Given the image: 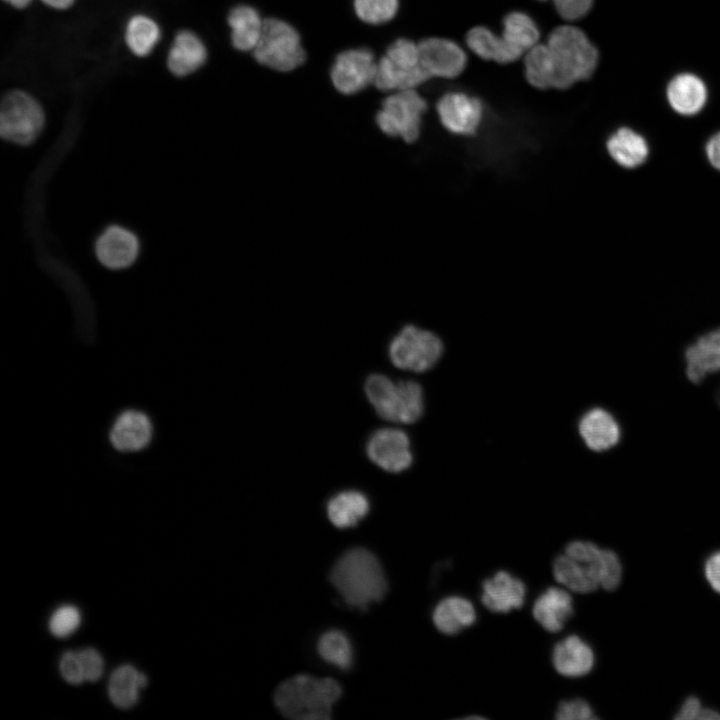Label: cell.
<instances>
[{"label":"cell","instance_id":"cell-33","mask_svg":"<svg viewBox=\"0 0 720 720\" xmlns=\"http://www.w3.org/2000/svg\"><path fill=\"white\" fill-rule=\"evenodd\" d=\"M80 620V613L76 607L62 606L52 614L49 629L56 637H66L77 629Z\"/></svg>","mask_w":720,"mask_h":720},{"label":"cell","instance_id":"cell-36","mask_svg":"<svg viewBox=\"0 0 720 720\" xmlns=\"http://www.w3.org/2000/svg\"><path fill=\"white\" fill-rule=\"evenodd\" d=\"M547 1V0H541ZM558 14L565 20H577L585 16L593 0H552Z\"/></svg>","mask_w":720,"mask_h":720},{"label":"cell","instance_id":"cell-8","mask_svg":"<svg viewBox=\"0 0 720 720\" xmlns=\"http://www.w3.org/2000/svg\"><path fill=\"white\" fill-rule=\"evenodd\" d=\"M427 80L420 64L418 43L398 39L377 62L374 84L382 91L395 92L415 89Z\"/></svg>","mask_w":720,"mask_h":720},{"label":"cell","instance_id":"cell-34","mask_svg":"<svg viewBox=\"0 0 720 720\" xmlns=\"http://www.w3.org/2000/svg\"><path fill=\"white\" fill-rule=\"evenodd\" d=\"M558 720H590L594 719L590 705L582 699L561 702L556 711Z\"/></svg>","mask_w":720,"mask_h":720},{"label":"cell","instance_id":"cell-39","mask_svg":"<svg viewBox=\"0 0 720 720\" xmlns=\"http://www.w3.org/2000/svg\"><path fill=\"white\" fill-rule=\"evenodd\" d=\"M705 576L710 586L720 594V551L713 553L707 559Z\"/></svg>","mask_w":720,"mask_h":720},{"label":"cell","instance_id":"cell-20","mask_svg":"<svg viewBox=\"0 0 720 720\" xmlns=\"http://www.w3.org/2000/svg\"><path fill=\"white\" fill-rule=\"evenodd\" d=\"M579 434L585 445L595 452L606 451L620 440V427L616 419L603 408H592L580 419Z\"/></svg>","mask_w":720,"mask_h":720},{"label":"cell","instance_id":"cell-41","mask_svg":"<svg viewBox=\"0 0 720 720\" xmlns=\"http://www.w3.org/2000/svg\"><path fill=\"white\" fill-rule=\"evenodd\" d=\"M702 707L699 699L694 696L688 697L682 704L676 715L678 720H695L699 719Z\"/></svg>","mask_w":720,"mask_h":720},{"label":"cell","instance_id":"cell-9","mask_svg":"<svg viewBox=\"0 0 720 720\" xmlns=\"http://www.w3.org/2000/svg\"><path fill=\"white\" fill-rule=\"evenodd\" d=\"M252 52L260 64L280 72L292 71L305 60L298 32L276 18L264 20L261 37Z\"/></svg>","mask_w":720,"mask_h":720},{"label":"cell","instance_id":"cell-25","mask_svg":"<svg viewBox=\"0 0 720 720\" xmlns=\"http://www.w3.org/2000/svg\"><path fill=\"white\" fill-rule=\"evenodd\" d=\"M572 612L570 594L558 587L548 588L536 599L533 606L535 620L549 632L561 630Z\"/></svg>","mask_w":720,"mask_h":720},{"label":"cell","instance_id":"cell-4","mask_svg":"<svg viewBox=\"0 0 720 720\" xmlns=\"http://www.w3.org/2000/svg\"><path fill=\"white\" fill-rule=\"evenodd\" d=\"M341 687L331 678L297 675L280 684L274 696L279 711L296 720H326Z\"/></svg>","mask_w":720,"mask_h":720},{"label":"cell","instance_id":"cell-28","mask_svg":"<svg viewBox=\"0 0 720 720\" xmlns=\"http://www.w3.org/2000/svg\"><path fill=\"white\" fill-rule=\"evenodd\" d=\"M476 619L473 604L460 596L442 599L433 611V622L437 629L447 635H453L471 626Z\"/></svg>","mask_w":720,"mask_h":720},{"label":"cell","instance_id":"cell-10","mask_svg":"<svg viewBox=\"0 0 720 720\" xmlns=\"http://www.w3.org/2000/svg\"><path fill=\"white\" fill-rule=\"evenodd\" d=\"M426 110L427 102L415 89L395 91L384 99L376 114V124L385 135L412 143L420 135Z\"/></svg>","mask_w":720,"mask_h":720},{"label":"cell","instance_id":"cell-32","mask_svg":"<svg viewBox=\"0 0 720 720\" xmlns=\"http://www.w3.org/2000/svg\"><path fill=\"white\" fill-rule=\"evenodd\" d=\"M353 5L359 19L374 25L390 21L398 10V0H354Z\"/></svg>","mask_w":720,"mask_h":720},{"label":"cell","instance_id":"cell-6","mask_svg":"<svg viewBox=\"0 0 720 720\" xmlns=\"http://www.w3.org/2000/svg\"><path fill=\"white\" fill-rule=\"evenodd\" d=\"M605 549L588 541H573L553 562L556 581L573 592L590 593L600 586Z\"/></svg>","mask_w":720,"mask_h":720},{"label":"cell","instance_id":"cell-2","mask_svg":"<svg viewBox=\"0 0 720 720\" xmlns=\"http://www.w3.org/2000/svg\"><path fill=\"white\" fill-rule=\"evenodd\" d=\"M330 580L346 602L358 608L381 600L387 590L379 561L363 548L344 553L334 565Z\"/></svg>","mask_w":720,"mask_h":720},{"label":"cell","instance_id":"cell-35","mask_svg":"<svg viewBox=\"0 0 720 720\" xmlns=\"http://www.w3.org/2000/svg\"><path fill=\"white\" fill-rule=\"evenodd\" d=\"M621 577L622 567L618 556L613 551L605 549L600 586L605 590H614L620 584Z\"/></svg>","mask_w":720,"mask_h":720},{"label":"cell","instance_id":"cell-42","mask_svg":"<svg viewBox=\"0 0 720 720\" xmlns=\"http://www.w3.org/2000/svg\"><path fill=\"white\" fill-rule=\"evenodd\" d=\"M46 7L57 10L65 11L70 9L76 0H40Z\"/></svg>","mask_w":720,"mask_h":720},{"label":"cell","instance_id":"cell-13","mask_svg":"<svg viewBox=\"0 0 720 720\" xmlns=\"http://www.w3.org/2000/svg\"><path fill=\"white\" fill-rule=\"evenodd\" d=\"M366 452L374 464L391 473L408 469L413 461L409 437L397 428L373 432L367 441Z\"/></svg>","mask_w":720,"mask_h":720},{"label":"cell","instance_id":"cell-7","mask_svg":"<svg viewBox=\"0 0 720 720\" xmlns=\"http://www.w3.org/2000/svg\"><path fill=\"white\" fill-rule=\"evenodd\" d=\"M45 113L30 93L15 89L4 95L0 108V133L5 140L28 145L41 134Z\"/></svg>","mask_w":720,"mask_h":720},{"label":"cell","instance_id":"cell-37","mask_svg":"<svg viewBox=\"0 0 720 720\" xmlns=\"http://www.w3.org/2000/svg\"><path fill=\"white\" fill-rule=\"evenodd\" d=\"M60 672L70 684L78 685L85 681L82 664L78 653L66 652L60 660Z\"/></svg>","mask_w":720,"mask_h":720},{"label":"cell","instance_id":"cell-5","mask_svg":"<svg viewBox=\"0 0 720 720\" xmlns=\"http://www.w3.org/2000/svg\"><path fill=\"white\" fill-rule=\"evenodd\" d=\"M365 394L382 419L395 423L412 424L424 412L423 389L415 381H392L382 374H372L364 384Z\"/></svg>","mask_w":720,"mask_h":720},{"label":"cell","instance_id":"cell-17","mask_svg":"<svg viewBox=\"0 0 720 720\" xmlns=\"http://www.w3.org/2000/svg\"><path fill=\"white\" fill-rule=\"evenodd\" d=\"M153 425L150 418L139 410H125L114 420L109 440L120 452H137L146 448L152 440Z\"/></svg>","mask_w":720,"mask_h":720},{"label":"cell","instance_id":"cell-11","mask_svg":"<svg viewBox=\"0 0 720 720\" xmlns=\"http://www.w3.org/2000/svg\"><path fill=\"white\" fill-rule=\"evenodd\" d=\"M388 354L397 368L421 373L431 369L440 360L443 343L433 332L407 325L391 340Z\"/></svg>","mask_w":720,"mask_h":720},{"label":"cell","instance_id":"cell-46","mask_svg":"<svg viewBox=\"0 0 720 720\" xmlns=\"http://www.w3.org/2000/svg\"><path fill=\"white\" fill-rule=\"evenodd\" d=\"M716 400H717V403H718L719 406H720V388H719V390H718V392H717Z\"/></svg>","mask_w":720,"mask_h":720},{"label":"cell","instance_id":"cell-29","mask_svg":"<svg viewBox=\"0 0 720 720\" xmlns=\"http://www.w3.org/2000/svg\"><path fill=\"white\" fill-rule=\"evenodd\" d=\"M369 511L367 497L356 490L342 491L327 504L329 520L338 528L356 525Z\"/></svg>","mask_w":720,"mask_h":720},{"label":"cell","instance_id":"cell-26","mask_svg":"<svg viewBox=\"0 0 720 720\" xmlns=\"http://www.w3.org/2000/svg\"><path fill=\"white\" fill-rule=\"evenodd\" d=\"M124 42L136 57L149 56L161 40L159 23L150 15L136 13L130 16L124 26Z\"/></svg>","mask_w":720,"mask_h":720},{"label":"cell","instance_id":"cell-43","mask_svg":"<svg viewBox=\"0 0 720 720\" xmlns=\"http://www.w3.org/2000/svg\"><path fill=\"white\" fill-rule=\"evenodd\" d=\"M3 2L14 9L23 10L29 7L33 0H3Z\"/></svg>","mask_w":720,"mask_h":720},{"label":"cell","instance_id":"cell-23","mask_svg":"<svg viewBox=\"0 0 720 720\" xmlns=\"http://www.w3.org/2000/svg\"><path fill=\"white\" fill-rule=\"evenodd\" d=\"M611 159L625 169H636L649 158L650 148L643 135L629 127H620L606 142Z\"/></svg>","mask_w":720,"mask_h":720},{"label":"cell","instance_id":"cell-30","mask_svg":"<svg viewBox=\"0 0 720 720\" xmlns=\"http://www.w3.org/2000/svg\"><path fill=\"white\" fill-rule=\"evenodd\" d=\"M139 672L131 665L117 668L111 675L108 684V694L112 703L121 708L128 709L135 705L138 699Z\"/></svg>","mask_w":720,"mask_h":720},{"label":"cell","instance_id":"cell-21","mask_svg":"<svg viewBox=\"0 0 720 720\" xmlns=\"http://www.w3.org/2000/svg\"><path fill=\"white\" fill-rule=\"evenodd\" d=\"M707 88L702 79L692 73H681L672 78L666 89L670 107L682 116L699 113L707 101Z\"/></svg>","mask_w":720,"mask_h":720},{"label":"cell","instance_id":"cell-19","mask_svg":"<svg viewBox=\"0 0 720 720\" xmlns=\"http://www.w3.org/2000/svg\"><path fill=\"white\" fill-rule=\"evenodd\" d=\"M526 587L517 577L506 571H498L482 585V603L490 611L507 613L522 607L525 601Z\"/></svg>","mask_w":720,"mask_h":720},{"label":"cell","instance_id":"cell-38","mask_svg":"<svg viewBox=\"0 0 720 720\" xmlns=\"http://www.w3.org/2000/svg\"><path fill=\"white\" fill-rule=\"evenodd\" d=\"M85 680L97 681L103 672V659L101 655L93 648H86L78 653Z\"/></svg>","mask_w":720,"mask_h":720},{"label":"cell","instance_id":"cell-27","mask_svg":"<svg viewBox=\"0 0 720 720\" xmlns=\"http://www.w3.org/2000/svg\"><path fill=\"white\" fill-rule=\"evenodd\" d=\"M227 22L234 48L244 52L253 51L264 25V20L257 10L248 5H238L229 12Z\"/></svg>","mask_w":720,"mask_h":720},{"label":"cell","instance_id":"cell-16","mask_svg":"<svg viewBox=\"0 0 720 720\" xmlns=\"http://www.w3.org/2000/svg\"><path fill=\"white\" fill-rule=\"evenodd\" d=\"M95 252L105 267L113 270L132 265L139 252V242L134 233L121 226L108 227L97 239Z\"/></svg>","mask_w":720,"mask_h":720},{"label":"cell","instance_id":"cell-15","mask_svg":"<svg viewBox=\"0 0 720 720\" xmlns=\"http://www.w3.org/2000/svg\"><path fill=\"white\" fill-rule=\"evenodd\" d=\"M441 124L451 133L473 135L482 120V104L465 93L452 92L443 95L436 105Z\"/></svg>","mask_w":720,"mask_h":720},{"label":"cell","instance_id":"cell-24","mask_svg":"<svg viewBox=\"0 0 720 720\" xmlns=\"http://www.w3.org/2000/svg\"><path fill=\"white\" fill-rule=\"evenodd\" d=\"M552 660L559 674L566 677H580L593 668L594 654L585 641L576 635H571L555 645Z\"/></svg>","mask_w":720,"mask_h":720},{"label":"cell","instance_id":"cell-44","mask_svg":"<svg viewBox=\"0 0 720 720\" xmlns=\"http://www.w3.org/2000/svg\"><path fill=\"white\" fill-rule=\"evenodd\" d=\"M699 719H701V720H719L720 713L715 710H712V709H708V708L703 709L702 708L701 713L699 715Z\"/></svg>","mask_w":720,"mask_h":720},{"label":"cell","instance_id":"cell-1","mask_svg":"<svg viewBox=\"0 0 720 720\" xmlns=\"http://www.w3.org/2000/svg\"><path fill=\"white\" fill-rule=\"evenodd\" d=\"M598 51L579 28H555L547 42L533 46L524 58L527 81L538 89H567L591 77Z\"/></svg>","mask_w":720,"mask_h":720},{"label":"cell","instance_id":"cell-14","mask_svg":"<svg viewBox=\"0 0 720 720\" xmlns=\"http://www.w3.org/2000/svg\"><path fill=\"white\" fill-rule=\"evenodd\" d=\"M419 59L428 78H454L466 66V54L455 42L443 38H427L418 43Z\"/></svg>","mask_w":720,"mask_h":720},{"label":"cell","instance_id":"cell-45","mask_svg":"<svg viewBox=\"0 0 720 720\" xmlns=\"http://www.w3.org/2000/svg\"><path fill=\"white\" fill-rule=\"evenodd\" d=\"M138 684H139V687H140V688H144V687L146 686V684H147V677H146L144 674L140 673V672H139V675H138Z\"/></svg>","mask_w":720,"mask_h":720},{"label":"cell","instance_id":"cell-22","mask_svg":"<svg viewBox=\"0 0 720 720\" xmlns=\"http://www.w3.org/2000/svg\"><path fill=\"white\" fill-rule=\"evenodd\" d=\"M686 375L694 383L720 371V328L699 337L685 352Z\"/></svg>","mask_w":720,"mask_h":720},{"label":"cell","instance_id":"cell-12","mask_svg":"<svg viewBox=\"0 0 720 720\" xmlns=\"http://www.w3.org/2000/svg\"><path fill=\"white\" fill-rule=\"evenodd\" d=\"M377 61L373 53L364 48L349 49L341 52L335 59L331 71V81L340 93H357L374 83Z\"/></svg>","mask_w":720,"mask_h":720},{"label":"cell","instance_id":"cell-31","mask_svg":"<svg viewBox=\"0 0 720 720\" xmlns=\"http://www.w3.org/2000/svg\"><path fill=\"white\" fill-rule=\"evenodd\" d=\"M318 652L328 663L341 669H347L352 664V646L346 635L337 630L324 633L318 641Z\"/></svg>","mask_w":720,"mask_h":720},{"label":"cell","instance_id":"cell-40","mask_svg":"<svg viewBox=\"0 0 720 720\" xmlns=\"http://www.w3.org/2000/svg\"><path fill=\"white\" fill-rule=\"evenodd\" d=\"M704 150L709 165L720 173V130L707 140Z\"/></svg>","mask_w":720,"mask_h":720},{"label":"cell","instance_id":"cell-3","mask_svg":"<svg viewBox=\"0 0 720 720\" xmlns=\"http://www.w3.org/2000/svg\"><path fill=\"white\" fill-rule=\"evenodd\" d=\"M539 37L535 22L527 14L512 12L504 18L500 36L477 26L468 31L466 43L480 58L507 64L525 55L538 43Z\"/></svg>","mask_w":720,"mask_h":720},{"label":"cell","instance_id":"cell-18","mask_svg":"<svg viewBox=\"0 0 720 720\" xmlns=\"http://www.w3.org/2000/svg\"><path fill=\"white\" fill-rule=\"evenodd\" d=\"M208 51L203 40L193 31L179 30L170 45L166 57L169 72L184 78L198 71L207 61Z\"/></svg>","mask_w":720,"mask_h":720}]
</instances>
